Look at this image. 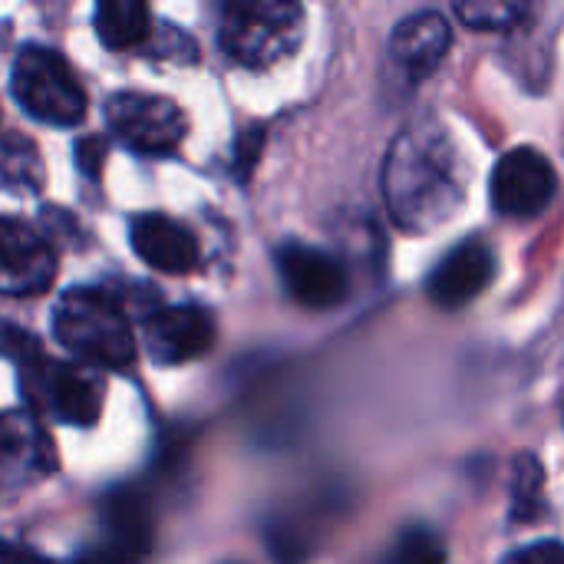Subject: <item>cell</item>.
Returning <instances> with one entry per match:
<instances>
[{
  "label": "cell",
  "instance_id": "1",
  "mask_svg": "<svg viewBox=\"0 0 564 564\" xmlns=\"http://www.w3.org/2000/svg\"><path fill=\"white\" fill-rule=\"evenodd\" d=\"M383 195L403 231H430L463 205L456 149L436 122H420L393 142L383 165Z\"/></svg>",
  "mask_w": 564,
  "mask_h": 564
},
{
  "label": "cell",
  "instance_id": "2",
  "mask_svg": "<svg viewBox=\"0 0 564 564\" xmlns=\"http://www.w3.org/2000/svg\"><path fill=\"white\" fill-rule=\"evenodd\" d=\"M56 340L93 367H129L135 337L116 294L99 288H69L53 307Z\"/></svg>",
  "mask_w": 564,
  "mask_h": 564
},
{
  "label": "cell",
  "instance_id": "3",
  "mask_svg": "<svg viewBox=\"0 0 564 564\" xmlns=\"http://www.w3.org/2000/svg\"><path fill=\"white\" fill-rule=\"evenodd\" d=\"M304 40V3L301 0H225L218 43L221 50L248 66L268 69L297 53Z\"/></svg>",
  "mask_w": 564,
  "mask_h": 564
},
{
  "label": "cell",
  "instance_id": "4",
  "mask_svg": "<svg viewBox=\"0 0 564 564\" xmlns=\"http://www.w3.org/2000/svg\"><path fill=\"white\" fill-rule=\"evenodd\" d=\"M23 400L66 426H93L102 413L106 380L93 364L50 360L43 350L17 364Z\"/></svg>",
  "mask_w": 564,
  "mask_h": 564
},
{
  "label": "cell",
  "instance_id": "5",
  "mask_svg": "<svg viewBox=\"0 0 564 564\" xmlns=\"http://www.w3.org/2000/svg\"><path fill=\"white\" fill-rule=\"evenodd\" d=\"M10 86L17 102L40 122L76 126L86 116V93L76 73L50 46H23L13 59Z\"/></svg>",
  "mask_w": 564,
  "mask_h": 564
},
{
  "label": "cell",
  "instance_id": "6",
  "mask_svg": "<svg viewBox=\"0 0 564 564\" xmlns=\"http://www.w3.org/2000/svg\"><path fill=\"white\" fill-rule=\"evenodd\" d=\"M106 119L122 145L139 155H172L188 132V119L172 99L132 89L106 99Z\"/></svg>",
  "mask_w": 564,
  "mask_h": 564
},
{
  "label": "cell",
  "instance_id": "7",
  "mask_svg": "<svg viewBox=\"0 0 564 564\" xmlns=\"http://www.w3.org/2000/svg\"><path fill=\"white\" fill-rule=\"evenodd\" d=\"M555 188H558V178H555L552 162L529 145L512 149L496 162L492 205L502 218H512V221L539 218L552 205Z\"/></svg>",
  "mask_w": 564,
  "mask_h": 564
},
{
  "label": "cell",
  "instance_id": "8",
  "mask_svg": "<svg viewBox=\"0 0 564 564\" xmlns=\"http://www.w3.org/2000/svg\"><path fill=\"white\" fill-rule=\"evenodd\" d=\"M59 466L56 446L43 423L26 410H7L0 413V492H20L46 476H53Z\"/></svg>",
  "mask_w": 564,
  "mask_h": 564
},
{
  "label": "cell",
  "instance_id": "9",
  "mask_svg": "<svg viewBox=\"0 0 564 564\" xmlns=\"http://www.w3.org/2000/svg\"><path fill=\"white\" fill-rule=\"evenodd\" d=\"M56 274L53 245L20 218L0 215V294L33 297L50 288Z\"/></svg>",
  "mask_w": 564,
  "mask_h": 564
},
{
  "label": "cell",
  "instance_id": "10",
  "mask_svg": "<svg viewBox=\"0 0 564 564\" xmlns=\"http://www.w3.org/2000/svg\"><path fill=\"white\" fill-rule=\"evenodd\" d=\"M278 271H281L284 291L297 304L314 307V311L337 307L350 294V281H347L344 264L334 254H327L321 248H311V245L288 241L278 251Z\"/></svg>",
  "mask_w": 564,
  "mask_h": 564
},
{
  "label": "cell",
  "instance_id": "11",
  "mask_svg": "<svg viewBox=\"0 0 564 564\" xmlns=\"http://www.w3.org/2000/svg\"><path fill=\"white\" fill-rule=\"evenodd\" d=\"M145 350L155 364H188L215 344V317L198 304L159 307L142 321Z\"/></svg>",
  "mask_w": 564,
  "mask_h": 564
},
{
  "label": "cell",
  "instance_id": "12",
  "mask_svg": "<svg viewBox=\"0 0 564 564\" xmlns=\"http://www.w3.org/2000/svg\"><path fill=\"white\" fill-rule=\"evenodd\" d=\"M496 274V254L482 238H466L456 245L430 274L426 294L433 297L436 307L456 311L466 307L473 297H479Z\"/></svg>",
  "mask_w": 564,
  "mask_h": 564
},
{
  "label": "cell",
  "instance_id": "13",
  "mask_svg": "<svg viewBox=\"0 0 564 564\" xmlns=\"http://www.w3.org/2000/svg\"><path fill=\"white\" fill-rule=\"evenodd\" d=\"M129 238H132L135 254L149 268H155V271L188 274L198 264V241H195V235L182 221H175L169 215H159V212L135 215L132 228H129Z\"/></svg>",
  "mask_w": 564,
  "mask_h": 564
},
{
  "label": "cell",
  "instance_id": "14",
  "mask_svg": "<svg viewBox=\"0 0 564 564\" xmlns=\"http://www.w3.org/2000/svg\"><path fill=\"white\" fill-rule=\"evenodd\" d=\"M449 43H453V30H449L446 17H440L433 10H423V13L406 17L393 30L390 53H393V59L406 73L426 76V73H433L440 66V59L446 56Z\"/></svg>",
  "mask_w": 564,
  "mask_h": 564
},
{
  "label": "cell",
  "instance_id": "15",
  "mask_svg": "<svg viewBox=\"0 0 564 564\" xmlns=\"http://www.w3.org/2000/svg\"><path fill=\"white\" fill-rule=\"evenodd\" d=\"M96 33L109 50H132L149 36V0H96Z\"/></svg>",
  "mask_w": 564,
  "mask_h": 564
},
{
  "label": "cell",
  "instance_id": "16",
  "mask_svg": "<svg viewBox=\"0 0 564 564\" xmlns=\"http://www.w3.org/2000/svg\"><path fill=\"white\" fill-rule=\"evenodd\" d=\"M43 182L40 155L26 135H3L0 139V185L7 188H36Z\"/></svg>",
  "mask_w": 564,
  "mask_h": 564
},
{
  "label": "cell",
  "instance_id": "17",
  "mask_svg": "<svg viewBox=\"0 0 564 564\" xmlns=\"http://www.w3.org/2000/svg\"><path fill=\"white\" fill-rule=\"evenodd\" d=\"M532 0H456V13L473 30H512L529 17Z\"/></svg>",
  "mask_w": 564,
  "mask_h": 564
},
{
  "label": "cell",
  "instance_id": "18",
  "mask_svg": "<svg viewBox=\"0 0 564 564\" xmlns=\"http://www.w3.org/2000/svg\"><path fill=\"white\" fill-rule=\"evenodd\" d=\"M542 466L532 456H522L516 463V476H512V512L519 522H532L535 516H542Z\"/></svg>",
  "mask_w": 564,
  "mask_h": 564
},
{
  "label": "cell",
  "instance_id": "19",
  "mask_svg": "<svg viewBox=\"0 0 564 564\" xmlns=\"http://www.w3.org/2000/svg\"><path fill=\"white\" fill-rule=\"evenodd\" d=\"M40 340L26 330H20L17 324H7L0 321V357H10L13 364H23L30 360L33 354H40Z\"/></svg>",
  "mask_w": 564,
  "mask_h": 564
},
{
  "label": "cell",
  "instance_id": "20",
  "mask_svg": "<svg viewBox=\"0 0 564 564\" xmlns=\"http://www.w3.org/2000/svg\"><path fill=\"white\" fill-rule=\"evenodd\" d=\"M152 53L169 56V59H175V63H192V59L198 56V50L192 46V40H188L182 30L169 26V23H162V26H159V36H155Z\"/></svg>",
  "mask_w": 564,
  "mask_h": 564
},
{
  "label": "cell",
  "instance_id": "21",
  "mask_svg": "<svg viewBox=\"0 0 564 564\" xmlns=\"http://www.w3.org/2000/svg\"><path fill=\"white\" fill-rule=\"evenodd\" d=\"M106 149H109V145H106L102 135L79 139V142H76V165H79V172L89 175V178H96L99 169H102V162H106Z\"/></svg>",
  "mask_w": 564,
  "mask_h": 564
},
{
  "label": "cell",
  "instance_id": "22",
  "mask_svg": "<svg viewBox=\"0 0 564 564\" xmlns=\"http://www.w3.org/2000/svg\"><path fill=\"white\" fill-rule=\"evenodd\" d=\"M390 558L393 562H440L443 552L436 549V542L430 535H410L400 542V549Z\"/></svg>",
  "mask_w": 564,
  "mask_h": 564
},
{
  "label": "cell",
  "instance_id": "23",
  "mask_svg": "<svg viewBox=\"0 0 564 564\" xmlns=\"http://www.w3.org/2000/svg\"><path fill=\"white\" fill-rule=\"evenodd\" d=\"M261 142H264V129L261 126H254L251 132H245L241 139H238V155H235V172H238V178H245V175H251V169H254V162H258V152H261Z\"/></svg>",
  "mask_w": 564,
  "mask_h": 564
},
{
  "label": "cell",
  "instance_id": "24",
  "mask_svg": "<svg viewBox=\"0 0 564 564\" xmlns=\"http://www.w3.org/2000/svg\"><path fill=\"white\" fill-rule=\"evenodd\" d=\"M542 555H562V545L558 542H549V545H535V549H525V552H519L516 558H542Z\"/></svg>",
  "mask_w": 564,
  "mask_h": 564
}]
</instances>
